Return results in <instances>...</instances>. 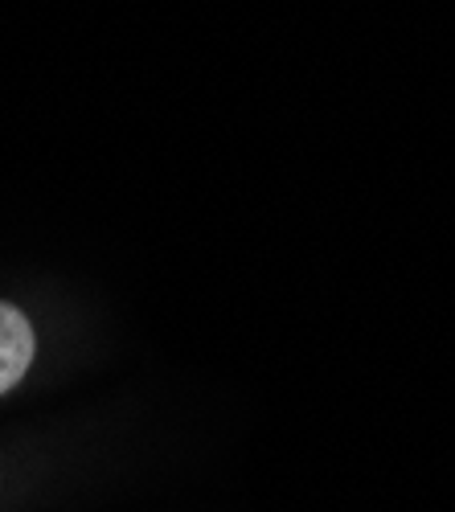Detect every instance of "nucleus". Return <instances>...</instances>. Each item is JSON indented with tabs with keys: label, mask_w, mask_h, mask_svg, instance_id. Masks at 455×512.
Returning <instances> with one entry per match:
<instances>
[{
	"label": "nucleus",
	"mask_w": 455,
	"mask_h": 512,
	"mask_svg": "<svg viewBox=\"0 0 455 512\" xmlns=\"http://www.w3.org/2000/svg\"><path fill=\"white\" fill-rule=\"evenodd\" d=\"M33 353H37L33 324L25 320L21 308L0 300V394H9L17 381L29 373Z\"/></svg>",
	"instance_id": "f257e3e1"
}]
</instances>
